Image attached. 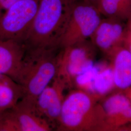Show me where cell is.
Instances as JSON below:
<instances>
[{"instance_id":"6da1fadb","label":"cell","mask_w":131,"mask_h":131,"mask_svg":"<svg viewBox=\"0 0 131 131\" xmlns=\"http://www.w3.org/2000/svg\"><path fill=\"white\" fill-rule=\"evenodd\" d=\"M76 0H39L33 23L24 39L27 49L58 48Z\"/></svg>"},{"instance_id":"7a4b0ae2","label":"cell","mask_w":131,"mask_h":131,"mask_svg":"<svg viewBox=\"0 0 131 131\" xmlns=\"http://www.w3.org/2000/svg\"><path fill=\"white\" fill-rule=\"evenodd\" d=\"M100 101L96 95L81 89L70 91L65 97L56 130L105 131Z\"/></svg>"},{"instance_id":"3957f363","label":"cell","mask_w":131,"mask_h":131,"mask_svg":"<svg viewBox=\"0 0 131 131\" xmlns=\"http://www.w3.org/2000/svg\"><path fill=\"white\" fill-rule=\"evenodd\" d=\"M60 49H27L16 80L24 90L23 99L36 104L38 96L57 75Z\"/></svg>"},{"instance_id":"277c9868","label":"cell","mask_w":131,"mask_h":131,"mask_svg":"<svg viewBox=\"0 0 131 131\" xmlns=\"http://www.w3.org/2000/svg\"><path fill=\"white\" fill-rule=\"evenodd\" d=\"M96 48L86 40L60 49L56 75L64 80L67 88L72 87L76 77L95 65Z\"/></svg>"},{"instance_id":"5b68a950","label":"cell","mask_w":131,"mask_h":131,"mask_svg":"<svg viewBox=\"0 0 131 131\" xmlns=\"http://www.w3.org/2000/svg\"><path fill=\"white\" fill-rule=\"evenodd\" d=\"M96 7L82 3L75 4L61 37L59 47L62 49L88 40L102 19Z\"/></svg>"},{"instance_id":"8992f818","label":"cell","mask_w":131,"mask_h":131,"mask_svg":"<svg viewBox=\"0 0 131 131\" xmlns=\"http://www.w3.org/2000/svg\"><path fill=\"white\" fill-rule=\"evenodd\" d=\"M39 0H19L0 16V40L23 42L33 23Z\"/></svg>"},{"instance_id":"52a82bcc","label":"cell","mask_w":131,"mask_h":131,"mask_svg":"<svg viewBox=\"0 0 131 131\" xmlns=\"http://www.w3.org/2000/svg\"><path fill=\"white\" fill-rule=\"evenodd\" d=\"M1 131H51L53 128L38 114L36 104L21 99L14 107L0 112Z\"/></svg>"},{"instance_id":"ba28073f","label":"cell","mask_w":131,"mask_h":131,"mask_svg":"<svg viewBox=\"0 0 131 131\" xmlns=\"http://www.w3.org/2000/svg\"><path fill=\"white\" fill-rule=\"evenodd\" d=\"M66 89L64 80L56 75L36 100V109L38 114L45 119L53 129L56 128L59 122Z\"/></svg>"},{"instance_id":"9c48e42d","label":"cell","mask_w":131,"mask_h":131,"mask_svg":"<svg viewBox=\"0 0 131 131\" xmlns=\"http://www.w3.org/2000/svg\"><path fill=\"white\" fill-rule=\"evenodd\" d=\"M105 131H119L131 123V103L123 92L102 99Z\"/></svg>"},{"instance_id":"30bf717a","label":"cell","mask_w":131,"mask_h":131,"mask_svg":"<svg viewBox=\"0 0 131 131\" xmlns=\"http://www.w3.org/2000/svg\"><path fill=\"white\" fill-rule=\"evenodd\" d=\"M122 21L111 17L102 19L89 38L95 47L107 56L115 48L123 45L127 28Z\"/></svg>"},{"instance_id":"8fae6325","label":"cell","mask_w":131,"mask_h":131,"mask_svg":"<svg viewBox=\"0 0 131 131\" xmlns=\"http://www.w3.org/2000/svg\"><path fill=\"white\" fill-rule=\"evenodd\" d=\"M26 50L23 42L0 40V74L7 75L16 82Z\"/></svg>"},{"instance_id":"7c38bea8","label":"cell","mask_w":131,"mask_h":131,"mask_svg":"<svg viewBox=\"0 0 131 131\" xmlns=\"http://www.w3.org/2000/svg\"><path fill=\"white\" fill-rule=\"evenodd\" d=\"M107 56L115 88L124 91L131 86V53L122 45L113 50Z\"/></svg>"},{"instance_id":"4fadbf2b","label":"cell","mask_w":131,"mask_h":131,"mask_svg":"<svg viewBox=\"0 0 131 131\" xmlns=\"http://www.w3.org/2000/svg\"><path fill=\"white\" fill-rule=\"evenodd\" d=\"M24 96L20 84L7 75L0 74V112L14 107Z\"/></svg>"},{"instance_id":"5bb4252c","label":"cell","mask_w":131,"mask_h":131,"mask_svg":"<svg viewBox=\"0 0 131 131\" xmlns=\"http://www.w3.org/2000/svg\"><path fill=\"white\" fill-rule=\"evenodd\" d=\"M97 8L106 17L122 20L131 16V0H99Z\"/></svg>"},{"instance_id":"9a60e30c","label":"cell","mask_w":131,"mask_h":131,"mask_svg":"<svg viewBox=\"0 0 131 131\" xmlns=\"http://www.w3.org/2000/svg\"><path fill=\"white\" fill-rule=\"evenodd\" d=\"M115 88L112 69L110 64L99 66L94 81V94L101 100Z\"/></svg>"},{"instance_id":"2e32d148","label":"cell","mask_w":131,"mask_h":131,"mask_svg":"<svg viewBox=\"0 0 131 131\" xmlns=\"http://www.w3.org/2000/svg\"><path fill=\"white\" fill-rule=\"evenodd\" d=\"M98 70L99 66L95 64L89 70L76 77L73 86H76L77 89H81L94 95V81Z\"/></svg>"},{"instance_id":"e0dca14e","label":"cell","mask_w":131,"mask_h":131,"mask_svg":"<svg viewBox=\"0 0 131 131\" xmlns=\"http://www.w3.org/2000/svg\"><path fill=\"white\" fill-rule=\"evenodd\" d=\"M123 46L131 53V31L128 28L123 43Z\"/></svg>"},{"instance_id":"ac0fdd59","label":"cell","mask_w":131,"mask_h":131,"mask_svg":"<svg viewBox=\"0 0 131 131\" xmlns=\"http://www.w3.org/2000/svg\"><path fill=\"white\" fill-rule=\"evenodd\" d=\"M19 0H0V10H5Z\"/></svg>"},{"instance_id":"d6986e66","label":"cell","mask_w":131,"mask_h":131,"mask_svg":"<svg viewBox=\"0 0 131 131\" xmlns=\"http://www.w3.org/2000/svg\"><path fill=\"white\" fill-rule=\"evenodd\" d=\"M82 1L84 3L92 5L97 7L99 0H82Z\"/></svg>"},{"instance_id":"ffe728a7","label":"cell","mask_w":131,"mask_h":131,"mask_svg":"<svg viewBox=\"0 0 131 131\" xmlns=\"http://www.w3.org/2000/svg\"><path fill=\"white\" fill-rule=\"evenodd\" d=\"M123 92L126 95V96L130 100L131 103V86L124 90Z\"/></svg>"},{"instance_id":"44dd1931","label":"cell","mask_w":131,"mask_h":131,"mask_svg":"<svg viewBox=\"0 0 131 131\" xmlns=\"http://www.w3.org/2000/svg\"><path fill=\"white\" fill-rule=\"evenodd\" d=\"M129 19V21H128V29H129L130 31H131V16Z\"/></svg>"},{"instance_id":"7402d4cb","label":"cell","mask_w":131,"mask_h":131,"mask_svg":"<svg viewBox=\"0 0 131 131\" xmlns=\"http://www.w3.org/2000/svg\"><path fill=\"white\" fill-rule=\"evenodd\" d=\"M1 10H0V16H1Z\"/></svg>"},{"instance_id":"603a6c76","label":"cell","mask_w":131,"mask_h":131,"mask_svg":"<svg viewBox=\"0 0 131 131\" xmlns=\"http://www.w3.org/2000/svg\"><path fill=\"white\" fill-rule=\"evenodd\" d=\"M0 131H1V127H0Z\"/></svg>"}]
</instances>
